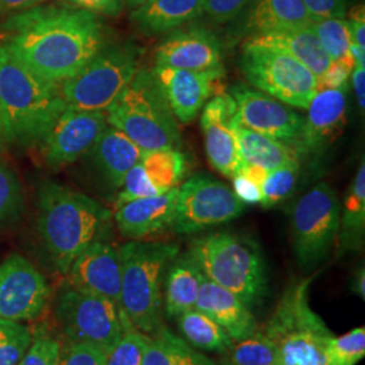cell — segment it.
<instances>
[{
    "mask_svg": "<svg viewBox=\"0 0 365 365\" xmlns=\"http://www.w3.org/2000/svg\"><path fill=\"white\" fill-rule=\"evenodd\" d=\"M56 317L68 341L88 344L108 353L131 325L113 300L78 288H64L57 299Z\"/></svg>",
    "mask_w": 365,
    "mask_h": 365,
    "instance_id": "cell-10",
    "label": "cell"
},
{
    "mask_svg": "<svg viewBox=\"0 0 365 365\" xmlns=\"http://www.w3.org/2000/svg\"><path fill=\"white\" fill-rule=\"evenodd\" d=\"M244 45L261 46L284 53L307 66L317 78H321L331 63L310 26L250 36L245 39Z\"/></svg>",
    "mask_w": 365,
    "mask_h": 365,
    "instance_id": "cell-24",
    "label": "cell"
},
{
    "mask_svg": "<svg viewBox=\"0 0 365 365\" xmlns=\"http://www.w3.org/2000/svg\"><path fill=\"white\" fill-rule=\"evenodd\" d=\"M348 87L324 88L314 95L298 138L291 146L298 156L317 155L339 137L346 123Z\"/></svg>",
    "mask_w": 365,
    "mask_h": 365,
    "instance_id": "cell-17",
    "label": "cell"
},
{
    "mask_svg": "<svg viewBox=\"0 0 365 365\" xmlns=\"http://www.w3.org/2000/svg\"><path fill=\"white\" fill-rule=\"evenodd\" d=\"M153 73L173 115L184 125L195 119L225 76V71L197 72L157 66Z\"/></svg>",
    "mask_w": 365,
    "mask_h": 365,
    "instance_id": "cell-18",
    "label": "cell"
},
{
    "mask_svg": "<svg viewBox=\"0 0 365 365\" xmlns=\"http://www.w3.org/2000/svg\"><path fill=\"white\" fill-rule=\"evenodd\" d=\"M46 0H0V14L25 11Z\"/></svg>",
    "mask_w": 365,
    "mask_h": 365,
    "instance_id": "cell-51",
    "label": "cell"
},
{
    "mask_svg": "<svg viewBox=\"0 0 365 365\" xmlns=\"http://www.w3.org/2000/svg\"><path fill=\"white\" fill-rule=\"evenodd\" d=\"M120 188L122 190L118 195L115 207L134 199L160 195L156 188L153 187V184L148 179L144 167L141 165L140 161L126 173Z\"/></svg>",
    "mask_w": 365,
    "mask_h": 365,
    "instance_id": "cell-40",
    "label": "cell"
},
{
    "mask_svg": "<svg viewBox=\"0 0 365 365\" xmlns=\"http://www.w3.org/2000/svg\"><path fill=\"white\" fill-rule=\"evenodd\" d=\"M107 123L125 133L143 150L178 149L182 134L153 69L141 68L106 110Z\"/></svg>",
    "mask_w": 365,
    "mask_h": 365,
    "instance_id": "cell-6",
    "label": "cell"
},
{
    "mask_svg": "<svg viewBox=\"0 0 365 365\" xmlns=\"http://www.w3.org/2000/svg\"><path fill=\"white\" fill-rule=\"evenodd\" d=\"M122 265L120 309L133 327L153 334L163 325V282L179 247L133 240L118 249Z\"/></svg>",
    "mask_w": 365,
    "mask_h": 365,
    "instance_id": "cell-5",
    "label": "cell"
},
{
    "mask_svg": "<svg viewBox=\"0 0 365 365\" xmlns=\"http://www.w3.org/2000/svg\"><path fill=\"white\" fill-rule=\"evenodd\" d=\"M250 0H206L205 13L217 24H226L235 19Z\"/></svg>",
    "mask_w": 365,
    "mask_h": 365,
    "instance_id": "cell-44",
    "label": "cell"
},
{
    "mask_svg": "<svg viewBox=\"0 0 365 365\" xmlns=\"http://www.w3.org/2000/svg\"><path fill=\"white\" fill-rule=\"evenodd\" d=\"M365 238V164L353 178L339 212V240L341 252H354L364 247Z\"/></svg>",
    "mask_w": 365,
    "mask_h": 365,
    "instance_id": "cell-29",
    "label": "cell"
},
{
    "mask_svg": "<svg viewBox=\"0 0 365 365\" xmlns=\"http://www.w3.org/2000/svg\"><path fill=\"white\" fill-rule=\"evenodd\" d=\"M61 344L48 334H38L31 341L18 365H60Z\"/></svg>",
    "mask_w": 365,
    "mask_h": 365,
    "instance_id": "cell-41",
    "label": "cell"
},
{
    "mask_svg": "<svg viewBox=\"0 0 365 365\" xmlns=\"http://www.w3.org/2000/svg\"><path fill=\"white\" fill-rule=\"evenodd\" d=\"M299 176V164H291L269 170L261 184V206L271 209L284 202L295 190Z\"/></svg>",
    "mask_w": 365,
    "mask_h": 365,
    "instance_id": "cell-36",
    "label": "cell"
},
{
    "mask_svg": "<svg viewBox=\"0 0 365 365\" xmlns=\"http://www.w3.org/2000/svg\"><path fill=\"white\" fill-rule=\"evenodd\" d=\"M206 0H145L131 11V21L145 34L170 33L205 14Z\"/></svg>",
    "mask_w": 365,
    "mask_h": 365,
    "instance_id": "cell-25",
    "label": "cell"
},
{
    "mask_svg": "<svg viewBox=\"0 0 365 365\" xmlns=\"http://www.w3.org/2000/svg\"><path fill=\"white\" fill-rule=\"evenodd\" d=\"M25 209L22 184L4 163H0V227L19 220Z\"/></svg>",
    "mask_w": 365,
    "mask_h": 365,
    "instance_id": "cell-34",
    "label": "cell"
},
{
    "mask_svg": "<svg viewBox=\"0 0 365 365\" xmlns=\"http://www.w3.org/2000/svg\"><path fill=\"white\" fill-rule=\"evenodd\" d=\"M313 21L327 18H345L349 0H302Z\"/></svg>",
    "mask_w": 365,
    "mask_h": 365,
    "instance_id": "cell-45",
    "label": "cell"
},
{
    "mask_svg": "<svg viewBox=\"0 0 365 365\" xmlns=\"http://www.w3.org/2000/svg\"><path fill=\"white\" fill-rule=\"evenodd\" d=\"M178 325L182 339L195 349L225 353L235 342L217 322L196 309L179 315Z\"/></svg>",
    "mask_w": 365,
    "mask_h": 365,
    "instance_id": "cell-30",
    "label": "cell"
},
{
    "mask_svg": "<svg viewBox=\"0 0 365 365\" xmlns=\"http://www.w3.org/2000/svg\"><path fill=\"white\" fill-rule=\"evenodd\" d=\"M0 138H1V125H0Z\"/></svg>",
    "mask_w": 365,
    "mask_h": 365,
    "instance_id": "cell-55",
    "label": "cell"
},
{
    "mask_svg": "<svg viewBox=\"0 0 365 365\" xmlns=\"http://www.w3.org/2000/svg\"><path fill=\"white\" fill-rule=\"evenodd\" d=\"M310 29L319 39L324 51L331 61L349 54L351 33L345 18H327L313 21Z\"/></svg>",
    "mask_w": 365,
    "mask_h": 365,
    "instance_id": "cell-33",
    "label": "cell"
},
{
    "mask_svg": "<svg viewBox=\"0 0 365 365\" xmlns=\"http://www.w3.org/2000/svg\"><path fill=\"white\" fill-rule=\"evenodd\" d=\"M233 179V192L242 205H260L262 194L259 184L252 182L241 173H237Z\"/></svg>",
    "mask_w": 365,
    "mask_h": 365,
    "instance_id": "cell-48",
    "label": "cell"
},
{
    "mask_svg": "<svg viewBox=\"0 0 365 365\" xmlns=\"http://www.w3.org/2000/svg\"><path fill=\"white\" fill-rule=\"evenodd\" d=\"M235 134L240 155L247 164L272 170L291 164H299V156L289 144L269 138L238 125L235 119L229 122Z\"/></svg>",
    "mask_w": 365,
    "mask_h": 365,
    "instance_id": "cell-28",
    "label": "cell"
},
{
    "mask_svg": "<svg viewBox=\"0 0 365 365\" xmlns=\"http://www.w3.org/2000/svg\"><path fill=\"white\" fill-rule=\"evenodd\" d=\"M141 52L131 43L103 46L75 76L63 83L66 103L80 110L106 111L141 69Z\"/></svg>",
    "mask_w": 365,
    "mask_h": 365,
    "instance_id": "cell-8",
    "label": "cell"
},
{
    "mask_svg": "<svg viewBox=\"0 0 365 365\" xmlns=\"http://www.w3.org/2000/svg\"><path fill=\"white\" fill-rule=\"evenodd\" d=\"M178 187L161 195L134 199L118 206L114 220L119 233L131 240H143L170 227Z\"/></svg>",
    "mask_w": 365,
    "mask_h": 365,
    "instance_id": "cell-22",
    "label": "cell"
},
{
    "mask_svg": "<svg viewBox=\"0 0 365 365\" xmlns=\"http://www.w3.org/2000/svg\"><path fill=\"white\" fill-rule=\"evenodd\" d=\"M145 336L133 325H128L113 349L106 353V365H141Z\"/></svg>",
    "mask_w": 365,
    "mask_h": 365,
    "instance_id": "cell-38",
    "label": "cell"
},
{
    "mask_svg": "<svg viewBox=\"0 0 365 365\" xmlns=\"http://www.w3.org/2000/svg\"><path fill=\"white\" fill-rule=\"evenodd\" d=\"M353 68H354V61H353L351 53L342 58L331 61L329 68L325 71V73L321 78H318L319 90L341 88V87L348 86Z\"/></svg>",
    "mask_w": 365,
    "mask_h": 365,
    "instance_id": "cell-43",
    "label": "cell"
},
{
    "mask_svg": "<svg viewBox=\"0 0 365 365\" xmlns=\"http://www.w3.org/2000/svg\"><path fill=\"white\" fill-rule=\"evenodd\" d=\"M341 203L327 182L315 184L300 197L291 214V238L297 261L313 269L327 260L339 232Z\"/></svg>",
    "mask_w": 365,
    "mask_h": 365,
    "instance_id": "cell-9",
    "label": "cell"
},
{
    "mask_svg": "<svg viewBox=\"0 0 365 365\" xmlns=\"http://www.w3.org/2000/svg\"><path fill=\"white\" fill-rule=\"evenodd\" d=\"M60 365H106V352L88 344L68 341L61 345Z\"/></svg>",
    "mask_w": 365,
    "mask_h": 365,
    "instance_id": "cell-42",
    "label": "cell"
},
{
    "mask_svg": "<svg viewBox=\"0 0 365 365\" xmlns=\"http://www.w3.org/2000/svg\"><path fill=\"white\" fill-rule=\"evenodd\" d=\"M223 354V365H279L277 346L260 327L250 337L235 341Z\"/></svg>",
    "mask_w": 365,
    "mask_h": 365,
    "instance_id": "cell-32",
    "label": "cell"
},
{
    "mask_svg": "<svg viewBox=\"0 0 365 365\" xmlns=\"http://www.w3.org/2000/svg\"><path fill=\"white\" fill-rule=\"evenodd\" d=\"M168 348L173 365H217L206 354L192 348L182 337L175 336L170 329L161 325L153 333Z\"/></svg>",
    "mask_w": 365,
    "mask_h": 365,
    "instance_id": "cell-39",
    "label": "cell"
},
{
    "mask_svg": "<svg viewBox=\"0 0 365 365\" xmlns=\"http://www.w3.org/2000/svg\"><path fill=\"white\" fill-rule=\"evenodd\" d=\"M351 292L360 299L365 300V268L364 265L359 267L356 272L353 274L352 282H351Z\"/></svg>",
    "mask_w": 365,
    "mask_h": 365,
    "instance_id": "cell-53",
    "label": "cell"
},
{
    "mask_svg": "<svg viewBox=\"0 0 365 365\" xmlns=\"http://www.w3.org/2000/svg\"><path fill=\"white\" fill-rule=\"evenodd\" d=\"M75 9L84 10L95 15L118 16L123 11L125 0H66Z\"/></svg>",
    "mask_w": 365,
    "mask_h": 365,
    "instance_id": "cell-47",
    "label": "cell"
},
{
    "mask_svg": "<svg viewBox=\"0 0 365 365\" xmlns=\"http://www.w3.org/2000/svg\"><path fill=\"white\" fill-rule=\"evenodd\" d=\"M268 172H269V170H265V168H262V167H259V165H252V164H247V163H245V164H244V167L241 168V170H240L238 173L244 175L245 178H248V179H250L252 182L259 184L261 187V184H262L264 180H265V178H267Z\"/></svg>",
    "mask_w": 365,
    "mask_h": 365,
    "instance_id": "cell-52",
    "label": "cell"
},
{
    "mask_svg": "<svg viewBox=\"0 0 365 365\" xmlns=\"http://www.w3.org/2000/svg\"><path fill=\"white\" fill-rule=\"evenodd\" d=\"M365 356V327H360L344 336H331L327 341L329 365H356Z\"/></svg>",
    "mask_w": 365,
    "mask_h": 365,
    "instance_id": "cell-37",
    "label": "cell"
},
{
    "mask_svg": "<svg viewBox=\"0 0 365 365\" xmlns=\"http://www.w3.org/2000/svg\"><path fill=\"white\" fill-rule=\"evenodd\" d=\"M230 92L235 102L233 119L238 125L286 144L298 138L304 118L291 106L245 86H237Z\"/></svg>",
    "mask_w": 365,
    "mask_h": 365,
    "instance_id": "cell-15",
    "label": "cell"
},
{
    "mask_svg": "<svg viewBox=\"0 0 365 365\" xmlns=\"http://www.w3.org/2000/svg\"><path fill=\"white\" fill-rule=\"evenodd\" d=\"M33 341L29 327L0 318V365H18Z\"/></svg>",
    "mask_w": 365,
    "mask_h": 365,
    "instance_id": "cell-35",
    "label": "cell"
},
{
    "mask_svg": "<svg viewBox=\"0 0 365 365\" xmlns=\"http://www.w3.org/2000/svg\"><path fill=\"white\" fill-rule=\"evenodd\" d=\"M240 68L250 86L274 99L306 110L319 81L313 72L284 53L261 46H242Z\"/></svg>",
    "mask_w": 365,
    "mask_h": 365,
    "instance_id": "cell-11",
    "label": "cell"
},
{
    "mask_svg": "<svg viewBox=\"0 0 365 365\" xmlns=\"http://www.w3.org/2000/svg\"><path fill=\"white\" fill-rule=\"evenodd\" d=\"M157 66L197 72L225 71L217 36L202 26L176 29L163 39L155 54Z\"/></svg>",
    "mask_w": 365,
    "mask_h": 365,
    "instance_id": "cell-16",
    "label": "cell"
},
{
    "mask_svg": "<svg viewBox=\"0 0 365 365\" xmlns=\"http://www.w3.org/2000/svg\"><path fill=\"white\" fill-rule=\"evenodd\" d=\"M110 210L81 192L57 182L38 190V232L54 267L68 274L78 255L102 240Z\"/></svg>",
    "mask_w": 365,
    "mask_h": 365,
    "instance_id": "cell-3",
    "label": "cell"
},
{
    "mask_svg": "<svg viewBox=\"0 0 365 365\" xmlns=\"http://www.w3.org/2000/svg\"><path fill=\"white\" fill-rule=\"evenodd\" d=\"M145 0H125V3H128L129 6H131L133 9L134 7H137V6H140L141 3H144Z\"/></svg>",
    "mask_w": 365,
    "mask_h": 365,
    "instance_id": "cell-54",
    "label": "cell"
},
{
    "mask_svg": "<svg viewBox=\"0 0 365 365\" xmlns=\"http://www.w3.org/2000/svg\"><path fill=\"white\" fill-rule=\"evenodd\" d=\"M195 309L217 322L233 341L250 337L259 330V324L248 306L206 276L202 277Z\"/></svg>",
    "mask_w": 365,
    "mask_h": 365,
    "instance_id": "cell-21",
    "label": "cell"
},
{
    "mask_svg": "<svg viewBox=\"0 0 365 365\" xmlns=\"http://www.w3.org/2000/svg\"><path fill=\"white\" fill-rule=\"evenodd\" d=\"M312 282L307 277L289 286L261 327L277 346L279 365H329L327 345L333 333L310 306Z\"/></svg>",
    "mask_w": 365,
    "mask_h": 365,
    "instance_id": "cell-7",
    "label": "cell"
},
{
    "mask_svg": "<svg viewBox=\"0 0 365 365\" xmlns=\"http://www.w3.org/2000/svg\"><path fill=\"white\" fill-rule=\"evenodd\" d=\"M51 288L38 269L19 255L0 265V318L9 321L34 319L43 312Z\"/></svg>",
    "mask_w": 365,
    "mask_h": 365,
    "instance_id": "cell-13",
    "label": "cell"
},
{
    "mask_svg": "<svg viewBox=\"0 0 365 365\" xmlns=\"http://www.w3.org/2000/svg\"><path fill=\"white\" fill-rule=\"evenodd\" d=\"M140 163L160 195L179 187L187 173V158L178 149L144 150Z\"/></svg>",
    "mask_w": 365,
    "mask_h": 365,
    "instance_id": "cell-31",
    "label": "cell"
},
{
    "mask_svg": "<svg viewBox=\"0 0 365 365\" xmlns=\"http://www.w3.org/2000/svg\"><path fill=\"white\" fill-rule=\"evenodd\" d=\"M141 365H173L168 348L156 334L145 336Z\"/></svg>",
    "mask_w": 365,
    "mask_h": 365,
    "instance_id": "cell-46",
    "label": "cell"
},
{
    "mask_svg": "<svg viewBox=\"0 0 365 365\" xmlns=\"http://www.w3.org/2000/svg\"><path fill=\"white\" fill-rule=\"evenodd\" d=\"M68 105L58 84L33 73L0 45L1 138L13 144L43 141Z\"/></svg>",
    "mask_w": 365,
    "mask_h": 365,
    "instance_id": "cell-2",
    "label": "cell"
},
{
    "mask_svg": "<svg viewBox=\"0 0 365 365\" xmlns=\"http://www.w3.org/2000/svg\"><path fill=\"white\" fill-rule=\"evenodd\" d=\"M200 126L206 153L211 165L226 178H235L245 161L240 155L229 122L235 114V102L230 93H218L203 106Z\"/></svg>",
    "mask_w": 365,
    "mask_h": 365,
    "instance_id": "cell-19",
    "label": "cell"
},
{
    "mask_svg": "<svg viewBox=\"0 0 365 365\" xmlns=\"http://www.w3.org/2000/svg\"><path fill=\"white\" fill-rule=\"evenodd\" d=\"M188 256L203 276L233 292L250 310L265 299V261L252 238L230 232L205 235L191 242Z\"/></svg>",
    "mask_w": 365,
    "mask_h": 365,
    "instance_id": "cell-4",
    "label": "cell"
},
{
    "mask_svg": "<svg viewBox=\"0 0 365 365\" xmlns=\"http://www.w3.org/2000/svg\"><path fill=\"white\" fill-rule=\"evenodd\" d=\"M3 46L39 78L54 84L75 76L105 46L95 14L36 6L9 18Z\"/></svg>",
    "mask_w": 365,
    "mask_h": 365,
    "instance_id": "cell-1",
    "label": "cell"
},
{
    "mask_svg": "<svg viewBox=\"0 0 365 365\" xmlns=\"http://www.w3.org/2000/svg\"><path fill=\"white\" fill-rule=\"evenodd\" d=\"M238 16H242L240 33L247 38L269 31L309 27L313 22L302 0H250Z\"/></svg>",
    "mask_w": 365,
    "mask_h": 365,
    "instance_id": "cell-23",
    "label": "cell"
},
{
    "mask_svg": "<svg viewBox=\"0 0 365 365\" xmlns=\"http://www.w3.org/2000/svg\"><path fill=\"white\" fill-rule=\"evenodd\" d=\"M66 274L72 287L113 300L120 307L122 265L119 252L103 240L95 241L83 250Z\"/></svg>",
    "mask_w": 365,
    "mask_h": 365,
    "instance_id": "cell-20",
    "label": "cell"
},
{
    "mask_svg": "<svg viewBox=\"0 0 365 365\" xmlns=\"http://www.w3.org/2000/svg\"><path fill=\"white\" fill-rule=\"evenodd\" d=\"M98 168L114 187L120 188L126 173L141 160L144 150L130 138L107 125L91 149Z\"/></svg>",
    "mask_w": 365,
    "mask_h": 365,
    "instance_id": "cell-26",
    "label": "cell"
},
{
    "mask_svg": "<svg viewBox=\"0 0 365 365\" xmlns=\"http://www.w3.org/2000/svg\"><path fill=\"white\" fill-rule=\"evenodd\" d=\"M353 91L357 99V105L364 115L365 110V66H354L352 71Z\"/></svg>",
    "mask_w": 365,
    "mask_h": 365,
    "instance_id": "cell-50",
    "label": "cell"
},
{
    "mask_svg": "<svg viewBox=\"0 0 365 365\" xmlns=\"http://www.w3.org/2000/svg\"><path fill=\"white\" fill-rule=\"evenodd\" d=\"M203 274L188 256H178L168 265L163 282L164 312L170 318L195 309Z\"/></svg>",
    "mask_w": 365,
    "mask_h": 365,
    "instance_id": "cell-27",
    "label": "cell"
},
{
    "mask_svg": "<svg viewBox=\"0 0 365 365\" xmlns=\"http://www.w3.org/2000/svg\"><path fill=\"white\" fill-rule=\"evenodd\" d=\"M345 19L348 22L353 43L365 49L364 4H356L352 9H348Z\"/></svg>",
    "mask_w": 365,
    "mask_h": 365,
    "instance_id": "cell-49",
    "label": "cell"
},
{
    "mask_svg": "<svg viewBox=\"0 0 365 365\" xmlns=\"http://www.w3.org/2000/svg\"><path fill=\"white\" fill-rule=\"evenodd\" d=\"M106 111L68 106L43 138V156L51 168H61L90 152L107 126Z\"/></svg>",
    "mask_w": 365,
    "mask_h": 365,
    "instance_id": "cell-14",
    "label": "cell"
},
{
    "mask_svg": "<svg viewBox=\"0 0 365 365\" xmlns=\"http://www.w3.org/2000/svg\"><path fill=\"white\" fill-rule=\"evenodd\" d=\"M245 210L233 190L207 175H195L178 187L170 227L178 235H194L238 218Z\"/></svg>",
    "mask_w": 365,
    "mask_h": 365,
    "instance_id": "cell-12",
    "label": "cell"
}]
</instances>
